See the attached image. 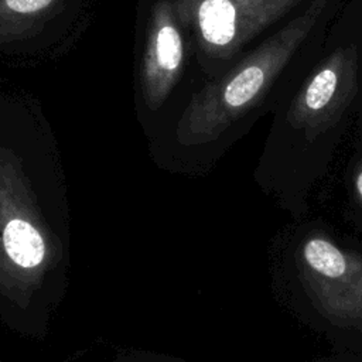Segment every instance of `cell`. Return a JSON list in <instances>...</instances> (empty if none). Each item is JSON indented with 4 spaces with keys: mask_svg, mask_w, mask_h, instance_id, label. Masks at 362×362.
<instances>
[{
    "mask_svg": "<svg viewBox=\"0 0 362 362\" xmlns=\"http://www.w3.org/2000/svg\"><path fill=\"white\" fill-rule=\"evenodd\" d=\"M57 0H0V23L10 27L47 14Z\"/></svg>",
    "mask_w": 362,
    "mask_h": 362,
    "instance_id": "cell-7",
    "label": "cell"
},
{
    "mask_svg": "<svg viewBox=\"0 0 362 362\" xmlns=\"http://www.w3.org/2000/svg\"><path fill=\"white\" fill-rule=\"evenodd\" d=\"M51 235L20 165L0 153V288L24 307L55 259Z\"/></svg>",
    "mask_w": 362,
    "mask_h": 362,
    "instance_id": "cell-2",
    "label": "cell"
},
{
    "mask_svg": "<svg viewBox=\"0 0 362 362\" xmlns=\"http://www.w3.org/2000/svg\"><path fill=\"white\" fill-rule=\"evenodd\" d=\"M356 187H358L359 195L362 197V171L359 173V175H358V178H356Z\"/></svg>",
    "mask_w": 362,
    "mask_h": 362,
    "instance_id": "cell-8",
    "label": "cell"
},
{
    "mask_svg": "<svg viewBox=\"0 0 362 362\" xmlns=\"http://www.w3.org/2000/svg\"><path fill=\"white\" fill-rule=\"evenodd\" d=\"M327 3L313 0L223 76L195 93L178 122V140L185 144L211 140L256 106L310 35Z\"/></svg>",
    "mask_w": 362,
    "mask_h": 362,
    "instance_id": "cell-1",
    "label": "cell"
},
{
    "mask_svg": "<svg viewBox=\"0 0 362 362\" xmlns=\"http://www.w3.org/2000/svg\"><path fill=\"white\" fill-rule=\"evenodd\" d=\"M358 92L355 45L338 47L304 81L288 109L293 126L317 127L337 120Z\"/></svg>",
    "mask_w": 362,
    "mask_h": 362,
    "instance_id": "cell-4",
    "label": "cell"
},
{
    "mask_svg": "<svg viewBox=\"0 0 362 362\" xmlns=\"http://www.w3.org/2000/svg\"><path fill=\"white\" fill-rule=\"evenodd\" d=\"M303 0H174L178 23L188 27L201 51L228 59L288 14Z\"/></svg>",
    "mask_w": 362,
    "mask_h": 362,
    "instance_id": "cell-3",
    "label": "cell"
},
{
    "mask_svg": "<svg viewBox=\"0 0 362 362\" xmlns=\"http://www.w3.org/2000/svg\"><path fill=\"white\" fill-rule=\"evenodd\" d=\"M185 62V45L170 0L157 1L150 13L140 68L143 98L157 110L178 81Z\"/></svg>",
    "mask_w": 362,
    "mask_h": 362,
    "instance_id": "cell-5",
    "label": "cell"
},
{
    "mask_svg": "<svg viewBox=\"0 0 362 362\" xmlns=\"http://www.w3.org/2000/svg\"><path fill=\"white\" fill-rule=\"evenodd\" d=\"M304 257L314 272L327 277H338L345 270L344 255L324 239L308 240L304 246Z\"/></svg>",
    "mask_w": 362,
    "mask_h": 362,
    "instance_id": "cell-6",
    "label": "cell"
}]
</instances>
